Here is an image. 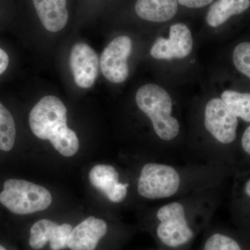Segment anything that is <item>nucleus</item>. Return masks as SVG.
Returning <instances> with one entry per match:
<instances>
[{
	"label": "nucleus",
	"instance_id": "f257e3e1",
	"mask_svg": "<svg viewBox=\"0 0 250 250\" xmlns=\"http://www.w3.org/2000/svg\"><path fill=\"white\" fill-rule=\"evenodd\" d=\"M29 126L33 134L47 140L62 156L70 157L80 149L75 131L67 125V108L62 100L48 95L41 99L31 110Z\"/></svg>",
	"mask_w": 250,
	"mask_h": 250
},
{
	"label": "nucleus",
	"instance_id": "f03ea898",
	"mask_svg": "<svg viewBox=\"0 0 250 250\" xmlns=\"http://www.w3.org/2000/svg\"><path fill=\"white\" fill-rule=\"evenodd\" d=\"M136 102L161 139L170 141L178 136L180 125L172 116V99L164 88L154 83L143 85L136 93Z\"/></svg>",
	"mask_w": 250,
	"mask_h": 250
},
{
	"label": "nucleus",
	"instance_id": "7ed1b4c3",
	"mask_svg": "<svg viewBox=\"0 0 250 250\" xmlns=\"http://www.w3.org/2000/svg\"><path fill=\"white\" fill-rule=\"evenodd\" d=\"M52 202V195L47 189L23 179H8L0 193L1 205L17 215H29L47 209Z\"/></svg>",
	"mask_w": 250,
	"mask_h": 250
},
{
	"label": "nucleus",
	"instance_id": "20e7f679",
	"mask_svg": "<svg viewBox=\"0 0 250 250\" xmlns=\"http://www.w3.org/2000/svg\"><path fill=\"white\" fill-rule=\"evenodd\" d=\"M180 187V174L174 167L159 163H147L141 169L137 190L143 198L158 200L174 196Z\"/></svg>",
	"mask_w": 250,
	"mask_h": 250
},
{
	"label": "nucleus",
	"instance_id": "39448f33",
	"mask_svg": "<svg viewBox=\"0 0 250 250\" xmlns=\"http://www.w3.org/2000/svg\"><path fill=\"white\" fill-rule=\"evenodd\" d=\"M159 223L156 236L166 246L177 248L191 241L195 233L188 220L186 208L179 202H171L162 206L156 213Z\"/></svg>",
	"mask_w": 250,
	"mask_h": 250
},
{
	"label": "nucleus",
	"instance_id": "423d86ee",
	"mask_svg": "<svg viewBox=\"0 0 250 250\" xmlns=\"http://www.w3.org/2000/svg\"><path fill=\"white\" fill-rule=\"evenodd\" d=\"M206 129L222 144H230L236 138L238 120L223 100L213 98L206 105Z\"/></svg>",
	"mask_w": 250,
	"mask_h": 250
},
{
	"label": "nucleus",
	"instance_id": "0eeeda50",
	"mask_svg": "<svg viewBox=\"0 0 250 250\" xmlns=\"http://www.w3.org/2000/svg\"><path fill=\"white\" fill-rule=\"evenodd\" d=\"M132 49V41L126 36L113 39L104 49L100 58L102 72L106 80L115 83L124 82L129 76L127 60Z\"/></svg>",
	"mask_w": 250,
	"mask_h": 250
},
{
	"label": "nucleus",
	"instance_id": "6e6552de",
	"mask_svg": "<svg viewBox=\"0 0 250 250\" xmlns=\"http://www.w3.org/2000/svg\"><path fill=\"white\" fill-rule=\"evenodd\" d=\"M74 227L70 223L59 224L48 219L36 222L29 230L28 243L33 250H65Z\"/></svg>",
	"mask_w": 250,
	"mask_h": 250
},
{
	"label": "nucleus",
	"instance_id": "1a4fd4ad",
	"mask_svg": "<svg viewBox=\"0 0 250 250\" xmlns=\"http://www.w3.org/2000/svg\"><path fill=\"white\" fill-rule=\"evenodd\" d=\"M193 40L189 28L183 23L171 26L167 39L159 38L150 49L153 58L162 60L184 59L192 52Z\"/></svg>",
	"mask_w": 250,
	"mask_h": 250
},
{
	"label": "nucleus",
	"instance_id": "9d476101",
	"mask_svg": "<svg viewBox=\"0 0 250 250\" xmlns=\"http://www.w3.org/2000/svg\"><path fill=\"white\" fill-rule=\"evenodd\" d=\"M70 65L78 86L88 88L94 84L98 76L100 60L90 46L83 42L75 44L70 52Z\"/></svg>",
	"mask_w": 250,
	"mask_h": 250
},
{
	"label": "nucleus",
	"instance_id": "9b49d317",
	"mask_svg": "<svg viewBox=\"0 0 250 250\" xmlns=\"http://www.w3.org/2000/svg\"><path fill=\"white\" fill-rule=\"evenodd\" d=\"M108 232V224L101 218L90 216L74 227L68 243L69 250H98Z\"/></svg>",
	"mask_w": 250,
	"mask_h": 250
},
{
	"label": "nucleus",
	"instance_id": "f8f14e48",
	"mask_svg": "<svg viewBox=\"0 0 250 250\" xmlns=\"http://www.w3.org/2000/svg\"><path fill=\"white\" fill-rule=\"evenodd\" d=\"M119 173L113 166L98 164L89 172V181L95 189L113 203L124 201L129 184L119 182Z\"/></svg>",
	"mask_w": 250,
	"mask_h": 250
},
{
	"label": "nucleus",
	"instance_id": "ddd939ff",
	"mask_svg": "<svg viewBox=\"0 0 250 250\" xmlns=\"http://www.w3.org/2000/svg\"><path fill=\"white\" fill-rule=\"evenodd\" d=\"M42 26L50 32H58L66 26L69 14L67 0H33Z\"/></svg>",
	"mask_w": 250,
	"mask_h": 250
},
{
	"label": "nucleus",
	"instance_id": "4468645a",
	"mask_svg": "<svg viewBox=\"0 0 250 250\" xmlns=\"http://www.w3.org/2000/svg\"><path fill=\"white\" fill-rule=\"evenodd\" d=\"M177 10V0H137L135 5V11L139 17L153 22L170 21Z\"/></svg>",
	"mask_w": 250,
	"mask_h": 250
},
{
	"label": "nucleus",
	"instance_id": "2eb2a0df",
	"mask_svg": "<svg viewBox=\"0 0 250 250\" xmlns=\"http://www.w3.org/2000/svg\"><path fill=\"white\" fill-rule=\"evenodd\" d=\"M250 6V0H217L207 13V22L210 27H219L232 16L243 14Z\"/></svg>",
	"mask_w": 250,
	"mask_h": 250
},
{
	"label": "nucleus",
	"instance_id": "dca6fc26",
	"mask_svg": "<svg viewBox=\"0 0 250 250\" xmlns=\"http://www.w3.org/2000/svg\"><path fill=\"white\" fill-rule=\"evenodd\" d=\"M221 99L237 118L250 123V93L228 90L222 94Z\"/></svg>",
	"mask_w": 250,
	"mask_h": 250
},
{
	"label": "nucleus",
	"instance_id": "f3484780",
	"mask_svg": "<svg viewBox=\"0 0 250 250\" xmlns=\"http://www.w3.org/2000/svg\"><path fill=\"white\" fill-rule=\"evenodd\" d=\"M16 125L12 115L2 104L0 103V149L9 152L16 141Z\"/></svg>",
	"mask_w": 250,
	"mask_h": 250
},
{
	"label": "nucleus",
	"instance_id": "a211bd4d",
	"mask_svg": "<svg viewBox=\"0 0 250 250\" xmlns=\"http://www.w3.org/2000/svg\"><path fill=\"white\" fill-rule=\"evenodd\" d=\"M233 62L237 70L250 79V42L238 44L233 52Z\"/></svg>",
	"mask_w": 250,
	"mask_h": 250
},
{
	"label": "nucleus",
	"instance_id": "6ab92c4d",
	"mask_svg": "<svg viewBox=\"0 0 250 250\" xmlns=\"http://www.w3.org/2000/svg\"><path fill=\"white\" fill-rule=\"evenodd\" d=\"M203 250H243L238 242L231 237L217 233L208 237Z\"/></svg>",
	"mask_w": 250,
	"mask_h": 250
},
{
	"label": "nucleus",
	"instance_id": "aec40b11",
	"mask_svg": "<svg viewBox=\"0 0 250 250\" xmlns=\"http://www.w3.org/2000/svg\"><path fill=\"white\" fill-rule=\"evenodd\" d=\"M213 0H177L179 4L190 9H200L213 2Z\"/></svg>",
	"mask_w": 250,
	"mask_h": 250
},
{
	"label": "nucleus",
	"instance_id": "412c9836",
	"mask_svg": "<svg viewBox=\"0 0 250 250\" xmlns=\"http://www.w3.org/2000/svg\"><path fill=\"white\" fill-rule=\"evenodd\" d=\"M241 146L247 155L250 157V125L242 136Z\"/></svg>",
	"mask_w": 250,
	"mask_h": 250
},
{
	"label": "nucleus",
	"instance_id": "4be33fe9",
	"mask_svg": "<svg viewBox=\"0 0 250 250\" xmlns=\"http://www.w3.org/2000/svg\"><path fill=\"white\" fill-rule=\"evenodd\" d=\"M9 62V56L4 49L0 48V75L7 69Z\"/></svg>",
	"mask_w": 250,
	"mask_h": 250
},
{
	"label": "nucleus",
	"instance_id": "5701e85b",
	"mask_svg": "<svg viewBox=\"0 0 250 250\" xmlns=\"http://www.w3.org/2000/svg\"><path fill=\"white\" fill-rule=\"evenodd\" d=\"M243 192L245 195L250 200V177H248L243 186Z\"/></svg>",
	"mask_w": 250,
	"mask_h": 250
},
{
	"label": "nucleus",
	"instance_id": "b1692460",
	"mask_svg": "<svg viewBox=\"0 0 250 250\" xmlns=\"http://www.w3.org/2000/svg\"><path fill=\"white\" fill-rule=\"evenodd\" d=\"M0 250H7L6 248H5L4 246H3L2 245L0 244Z\"/></svg>",
	"mask_w": 250,
	"mask_h": 250
}]
</instances>
